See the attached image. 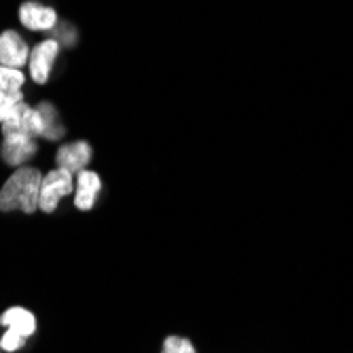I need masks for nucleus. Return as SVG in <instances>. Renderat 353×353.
<instances>
[{
  "label": "nucleus",
  "instance_id": "f257e3e1",
  "mask_svg": "<svg viewBox=\"0 0 353 353\" xmlns=\"http://www.w3.org/2000/svg\"><path fill=\"white\" fill-rule=\"evenodd\" d=\"M43 174L45 170L37 163L11 170L0 182V214H21L26 218L37 216Z\"/></svg>",
  "mask_w": 353,
  "mask_h": 353
},
{
  "label": "nucleus",
  "instance_id": "f03ea898",
  "mask_svg": "<svg viewBox=\"0 0 353 353\" xmlns=\"http://www.w3.org/2000/svg\"><path fill=\"white\" fill-rule=\"evenodd\" d=\"M41 328L39 315L28 305L13 303L0 311V349L5 353H23L37 339Z\"/></svg>",
  "mask_w": 353,
  "mask_h": 353
},
{
  "label": "nucleus",
  "instance_id": "7ed1b4c3",
  "mask_svg": "<svg viewBox=\"0 0 353 353\" xmlns=\"http://www.w3.org/2000/svg\"><path fill=\"white\" fill-rule=\"evenodd\" d=\"M74 180L77 176L61 168H47L41 182V197H39V214L53 216L59 212L63 201L72 199L74 195Z\"/></svg>",
  "mask_w": 353,
  "mask_h": 353
},
{
  "label": "nucleus",
  "instance_id": "20e7f679",
  "mask_svg": "<svg viewBox=\"0 0 353 353\" xmlns=\"http://www.w3.org/2000/svg\"><path fill=\"white\" fill-rule=\"evenodd\" d=\"M43 142L34 134H5L0 136V165L5 170H17L23 165H32V161H37V157L41 154Z\"/></svg>",
  "mask_w": 353,
  "mask_h": 353
},
{
  "label": "nucleus",
  "instance_id": "39448f33",
  "mask_svg": "<svg viewBox=\"0 0 353 353\" xmlns=\"http://www.w3.org/2000/svg\"><path fill=\"white\" fill-rule=\"evenodd\" d=\"M61 51H63L61 45L53 37H43L41 41H37L34 45H32L30 59H28V66H26L28 81H32L39 87L47 85L51 81L55 68H57Z\"/></svg>",
  "mask_w": 353,
  "mask_h": 353
},
{
  "label": "nucleus",
  "instance_id": "423d86ee",
  "mask_svg": "<svg viewBox=\"0 0 353 353\" xmlns=\"http://www.w3.org/2000/svg\"><path fill=\"white\" fill-rule=\"evenodd\" d=\"M17 21L23 30L32 32V34L51 37V32L57 28L61 19L53 5L41 3V0H23L17 7Z\"/></svg>",
  "mask_w": 353,
  "mask_h": 353
},
{
  "label": "nucleus",
  "instance_id": "0eeeda50",
  "mask_svg": "<svg viewBox=\"0 0 353 353\" xmlns=\"http://www.w3.org/2000/svg\"><path fill=\"white\" fill-rule=\"evenodd\" d=\"M95 159V148L89 140L85 138H74V140H63L55 146L53 150V165L68 170L74 176L87 168L93 165Z\"/></svg>",
  "mask_w": 353,
  "mask_h": 353
},
{
  "label": "nucleus",
  "instance_id": "6e6552de",
  "mask_svg": "<svg viewBox=\"0 0 353 353\" xmlns=\"http://www.w3.org/2000/svg\"><path fill=\"white\" fill-rule=\"evenodd\" d=\"M34 121H37V138L41 142L59 144L68 140V127L61 119V110L51 100H41L34 104Z\"/></svg>",
  "mask_w": 353,
  "mask_h": 353
},
{
  "label": "nucleus",
  "instance_id": "1a4fd4ad",
  "mask_svg": "<svg viewBox=\"0 0 353 353\" xmlns=\"http://www.w3.org/2000/svg\"><path fill=\"white\" fill-rule=\"evenodd\" d=\"M104 195V176L95 170V168H87L83 172L77 174L74 180V195H72V208L77 212L89 214L95 210V205L100 203Z\"/></svg>",
  "mask_w": 353,
  "mask_h": 353
},
{
  "label": "nucleus",
  "instance_id": "9d476101",
  "mask_svg": "<svg viewBox=\"0 0 353 353\" xmlns=\"http://www.w3.org/2000/svg\"><path fill=\"white\" fill-rule=\"evenodd\" d=\"M28 74L17 68L0 66V123H3L17 104L26 102Z\"/></svg>",
  "mask_w": 353,
  "mask_h": 353
},
{
  "label": "nucleus",
  "instance_id": "9b49d317",
  "mask_svg": "<svg viewBox=\"0 0 353 353\" xmlns=\"http://www.w3.org/2000/svg\"><path fill=\"white\" fill-rule=\"evenodd\" d=\"M30 43L15 28H5L0 32V66L26 70L30 59Z\"/></svg>",
  "mask_w": 353,
  "mask_h": 353
},
{
  "label": "nucleus",
  "instance_id": "f8f14e48",
  "mask_svg": "<svg viewBox=\"0 0 353 353\" xmlns=\"http://www.w3.org/2000/svg\"><path fill=\"white\" fill-rule=\"evenodd\" d=\"M159 353H199V347L188 334L170 332L159 343Z\"/></svg>",
  "mask_w": 353,
  "mask_h": 353
},
{
  "label": "nucleus",
  "instance_id": "ddd939ff",
  "mask_svg": "<svg viewBox=\"0 0 353 353\" xmlns=\"http://www.w3.org/2000/svg\"><path fill=\"white\" fill-rule=\"evenodd\" d=\"M51 37L61 45V49H74L79 45V28L72 23V21H66V19H61L57 23V28L51 32Z\"/></svg>",
  "mask_w": 353,
  "mask_h": 353
},
{
  "label": "nucleus",
  "instance_id": "4468645a",
  "mask_svg": "<svg viewBox=\"0 0 353 353\" xmlns=\"http://www.w3.org/2000/svg\"><path fill=\"white\" fill-rule=\"evenodd\" d=\"M0 353H5V351H3V349H0Z\"/></svg>",
  "mask_w": 353,
  "mask_h": 353
}]
</instances>
